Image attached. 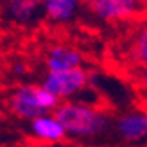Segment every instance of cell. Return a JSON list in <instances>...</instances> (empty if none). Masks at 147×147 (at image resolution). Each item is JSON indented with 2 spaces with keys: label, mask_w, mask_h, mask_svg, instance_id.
I'll return each mask as SVG.
<instances>
[{
  "label": "cell",
  "mask_w": 147,
  "mask_h": 147,
  "mask_svg": "<svg viewBox=\"0 0 147 147\" xmlns=\"http://www.w3.org/2000/svg\"><path fill=\"white\" fill-rule=\"evenodd\" d=\"M28 131L41 144H60L67 138L64 124L55 115V112L43 113L28 121Z\"/></svg>",
  "instance_id": "8"
},
{
  "label": "cell",
  "mask_w": 147,
  "mask_h": 147,
  "mask_svg": "<svg viewBox=\"0 0 147 147\" xmlns=\"http://www.w3.org/2000/svg\"><path fill=\"white\" fill-rule=\"evenodd\" d=\"M112 136L124 147H147V107H135L113 115Z\"/></svg>",
  "instance_id": "4"
},
{
  "label": "cell",
  "mask_w": 147,
  "mask_h": 147,
  "mask_svg": "<svg viewBox=\"0 0 147 147\" xmlns=\"http://www.w3.org/2000/svg\"><path fill=\"white\" fill-rule=\"evenodd\" d=\"M122 53L129 69L147 67V18L133 25L122 45Z\"/></svg>",
  "instance_id": "7"
},
{
  "label": "cell",
  "mask_w": 147,
  "mask_h": 147,
  "mask_svg": "<svg viewBox=\"0 0 147 147\" xmlns=\"http://www.w3.org/2000/svg\"><path fill=\"white\" fill-rule=\"evenodd\" d=\"M41 83L60 101L76 99L89 87V71L83 66L66 71H46Z\"/></svg>",
  "instance_id": "5"
},
{
  "label": "cell",
  "mask_w": 147,
  "mask_h": 147,
  "mask_svg": "<svg viewBox=\"0 0 147 147\" xmlns=\"http://www.w3.org/2000/svg\"><path fill=\"white\" fill-rule=\"evenodd\" d=\"M62 101L43 83H20L7 96V108L14 117L32 121L43 113L55 112Z\"/></svg>",
  "instance_id": "2"
},
{
  "label": "cell",
  "mask_w": 147,
  "mask_h": 147,
  "mask_svg": "<svg viewBox=\"0 0 147 147\" xmlns=\"http://www.w3.org/2000/svg\"><path fill=\"white\" fill-rule=\"evenodd\" d=\"M28 73V66L25 64L23 60H16L14 64L11 66V75L13 76H25Z\"/></svg>",
  "instance_id": "11"
},
{
  "label": "cell",
  "mask_w": 147,
  "mask_h": 147,
  "mask_svg": "<svg viewBox=\"0 0 147 147\" xmlns=\"http://www.w3.org/2000/svg\"><path fill=\"white\" fill-rule=\"evenodd\" d=\"M0 16L14 27H32L45 18V0H0Z\"/></svg>",
  "instance_id": "6"
},
{
  "label": "cell",
  "mask_w": 147,
  "mask_h": 147,
  "mask_svg": "<svg viewBox=\"0 0 147 147\" xmlns=\"http://www.w3.org/2000/svg\"><path fill=\"white\" fill-rule=\"evenodd\" d=\"M83 66L82 51L67 43L51 45L45 53V67L46 71H66L73 67Z\"/></svg>",
  "instance_id": "9"
},
{
  "label": "cell",
  "mask_w": 147,
  "mask_h": 147,
  "mask_svg": "<svg viewBox=\"0 0 147 147\" xmlns=\"http://www.w3.org/2000/svg\"><path fill=\"white\" fill-rule=\"evenodd\" d=\"M83 9V0H45V20L51 25L66 27L76 22Z\"/></svg>",
  "instance_id": "10"
},
{
  "label": "cell",
  "mask_w": 147,
  "mask_h": 147,
  "mask_svg": "<svg viewBox=\"0 0 147 147\" xmlns=\"http://www.w3.org/2000/svg\"><path fill=\"white\" fill-rule=\"evenodd\" d=\"M55 115L64 124L69 140L94 144L112 135L113 115L96 103L67 99L57 107Z\"/></svg>",
  "instance_id": "1"
},
{
  "label": "cell",
  "mask_w": 147,
  "mask_h": 147,
  "mask_svg": "<svg viewBox=\"0 0 147 147\" xmlns=\"http://www.w3.org/2000/svg\"><path fill=\"white\" fill-rule=\"evenodd\" d=\"M85 11L103 25H121L138 20L147 11V0H83Z\"/></svg>",
  "instance_id": "3"
}]
</instances>
